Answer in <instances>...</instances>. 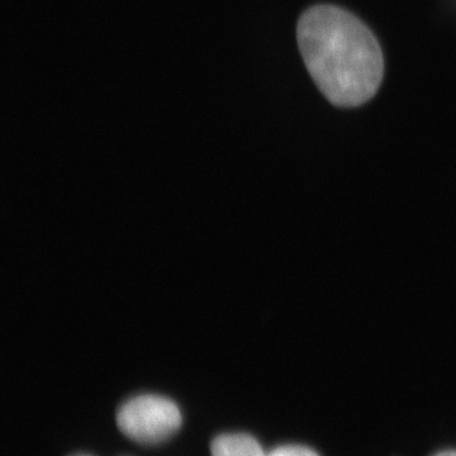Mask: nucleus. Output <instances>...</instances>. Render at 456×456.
<instances>
[{"instance_id": "obj_2", "label": "nucleus", "mask_w": 456, "mask_h": 456, "mask_svg": "<svg viewBox=\"0 0 456 456\" xmlns=\"http://www.w3.org/2000/svg\"><path fill=\"white\" fill-rule=\"evenodd\" d=\"M117 425L131 440L154 445L179 430L182 413L169 398L143 395L130 399L119 408Z\"/></svg>"}, {"instance_id": "obj_1", "label": "nucleus", "mask_w": 456, "mask_h": 456, "mask_svg": "<svg viewBox=\"0 0 456 456\" xmlns=\"http://www.w3.org/2000/svg\"><path fill=\"white\" fill-rule=\"evenodd\" d=\"M297 40L312 79L335 106L358 107L379 89L382 49L349 12L332 5L308 9L299 18Z\"/></svg>"}, {"instance_id": "obj_4", "label": "nucleus", "mask_w": 456, "mask_h": 456, "mask_svg": "<svg viewBox=\"0 0 456 456\" xmlns=\"http://www.w3.org/2000/svg\"><path fill=\"white\" fill-rule=\"evenodd\" d=\"M266 456H318L314 450L305 448V446L287 445L273 450Z\"/></svg>"}, {"instance_id": "obj_5", "label": "nucleus", "mask_w": 456, "mask_h": 456, "mask_svg": "<svg viewBox=\"0 0 456 456\" xmlns=\"http://www.w3.org/2000/svg\"><path fill=\"white\" fill-rule=\"evenodd\" d=\"M436 456H456V452H441V454H437Z\"/></svg>"}, {"instance_id": "obj_3", "label": "nucleus", "mask_w": 456, "mask_h": 456, "mask_svg": "<svg viewBox=\"0 0 456 456\" xmlns=\"http://www.w3.org/2000/svg\"><path fill=\"white\" fill-rule=\"evenodd\" d=\"M211 452L212 456H266L260 444L250 435L245 434H228L216 437Z\"/></svg>"}]
</instances>
